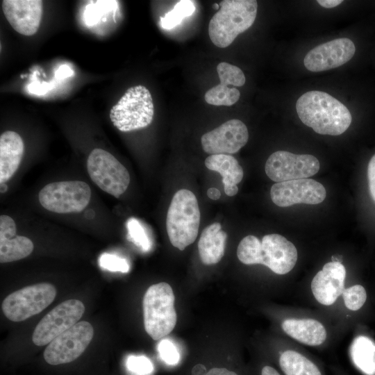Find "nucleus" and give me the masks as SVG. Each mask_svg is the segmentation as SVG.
Instances as JSON below:
<instances>
[{
    "label": "nucleus",
    "mask_w": 375,
    "mask_h": 375,
    "mask_svg": "<svg viewBox=\"0 0 375 375\" xmlns=\"http://www.w3.org/2000/svg\"><path fill=\"white\" fill-rule=\"evenodd\" d=\"M296 110L301 121L321 135H341L351 123L348 108L322 91H309L302 94L297 101Z\"/></svg>",
    "instance_id": "obj_1"
},
{
    "label": "nucleus",
    "mask_w": 375,
    "mask_h": 375,
    "mask_svg": "<svg viewBox=\"0 0 375 375\" xmlns=\"http://www.w3.org/2000/svg\"><path fill=\"white\" fill-rule=\"evenodd\" d=\"M237 256L245 265L261 264L283 275L294 268L298 253L292 242L273 233L265 235L261 241L253 235L244 237L238 244Z\"/></svg>",
    "instance_id": "obj_2"
},
{
    "label": "nucleus",
    "mask_w": 375,
    "mask_h": 375,
    "mask_svg": "<svg viewBox=\"0 0 375 375\" xmlns=\"http://www.w3.org/2000/svg\"><path fill=\"white\" fill-rule=\"evenodd\" d=\"M219 6L209 22L208 34L215 46L225 48L253 25L258 3L255 0H224Z\"/></svg>",
    "instance_id": "obj_3"
},
{
    "label": "nucleus",
    "mask_w": 375,
    "mask_h": 375,
    "mask_svg": "<svg viewBox=\"0 0 375 375\" xmlns=\"http://www.w3.org/2000/svg\"><path fill=\"white\" fill-rule=\"evenodd\" d=\"M200 210L197 199L190 190L181 189L173 196L166 218V228L171 244L184 250L198 235Z\"/></svg>",
    "instance_id": "obj_4"
},
{
    "label": "nucleus",
    "mask_w": 375,
    "mask_h": 375,
    "mask_svg": "<svg viewBox=\"0 0 375 375\" xmlns=\"http://www.w3.org/2000/svg\"><path fill=\"white\" fill-rule=\"evenodd\" d=\"M174 294L165 282L151 285L143 297L144 325L147 334L154 340L164 338L176 326Z\"/></svg>",
    "instance_id": "obj_5"
},
{
    "label": "nucleus",
    "mask_w": 375,
    "mask_h": 375,
    "mask_svg": "<svg viewBox=\"0 0 375 375\" xmlns=\"http://www.w3.org/2000/svg\"><path fill=\"white\" fill-rule=\"evenodd\" d=\"M153 115L151 94L143 85L128 88L110 111L111 122L122 132L148 126L153 120Z\"/></svg>",
    "instance_id": "obj_6"
},
{
    "label": "nucleus",
    "mask_w": 375,
    "mask_h": 375,
    "mask_svg": "<svg viewBox=\"0 0 375 375\" xmlns=\"http://www.w3.org/2000/svg\"><path fill=\"white\" fill-rule=\"evenodd\" d=\"M38 198L42 206L49 211L79 212L89 203L91 189L86 183L81 181L53 182L41 189Z\"/></svg>",
    "instance_id": "obj_7"
},
{
    "label": "nucleus",
    "mask_w": 375,
    "mask_h": 375,
    "mask_svg": "<svg viewBox=\"0 0 375 375\" xmlns=\"http://www.w3.org/2000/svg\"><path fill=\"white\" fill-rule=\"evenodd\" d=\"M56 295V289L48 283L26 286L8 295L2 303V310L8 319L22 322L42 312Z\"/></svg>",
    "instance_id": "obj_8"
},
{
    "label": "nucleus",
    "mask_w": 375,
    "mask_h": 375,
    "mask_svg": "<svg viewBox=\"0 0 375 375\" xmlns=\"http://www.w3.org/2000/svg\"><path fill=\"white\" fill-rule=\"evenodd\" d=\"M87 169L92 181L102 190L119 198L126 190L130 175L126 168L109 152L94 149L87 160Z\"/></svg>",
    "instance_id": "obj_9"
},
{
    "label": "nucleus",
    "mask_w": 375,
    "mask_h": 375,
    "mask_svg": "<svg viewBox=\"0 0 375 375\" xmlns=\"http://www.w3.org/2000/svg\"><path fill=\"white\" fill-rule=\"evenodd\" d=\"M93 335V327L88 322H78L47 345L44 360L52 365L72 362L84 352Z\"/></svg>",
    "instance_id": "obj_10"
},
{
    "label": "nucleus",
    "mask_w": 375,
    "mask_h": 375,
    "mask_svg": "<svg viewBox=\"0 0 375 375\" xmlns=\"http://www.w3.org/2000/svg\"><path fill=\"white\" fill-rule=\"evenodd\" d=\"M85 306L78 299H68L56 306L38 324L32 335L37 346L49 344L53 339L78 322Z\"/></svg>",
    "instance_id": "obj_11"
},
{
    "label": "nucleus",
    "mask_w": 375,
    "mask_h": 375,
    "mask_svg": "<svg viewBox=\"0 0 375 375\" xmlns=\"http://www.w3.org/2000/svg\"><path fill=\"white\" fill-rule=\"evenodd\" d=\"M320 167L318 159L310 154H295L285 151L272 153L265 163V173L276 183L308 178Z\"/></svg>",
    "instance_id": "obj_12"
},
{
    "label": "nucleus",
    "mask_w": 375,
    "mask_h": 375,
    "mask_svg": "<svg viewBox=\"0 0 375 375\" xmlns=\"http://www.w3.org/2000/svg\"><path fill=\"white\" fill-rule=\"evenodd\" d=\"M270 196L276 206L288 207L297 203H320L325 199L326 191L320 183L302 178L274 183Z\"/></svg>",
    "instance_id": "obj_13"
},
{
    "label": "nucleus",
    "mask_w": 375,
    "mask_h": 375,
    "mask_svg": "<svg viewBox=\"0 0 375 375\" xmlns=\"http://www.w3.org/2000/svg\"><path fill=\"white\" fill-rule=\"evenodd\" d=\"M248 129L240 120L230 119L201 137L203 149L208 153L231 154L237 153L247 142Z\"/></svg>",
    "instance_id": "obj_14"
},
{
    "label": "nucleus",
    "mask_w": 375,
    "mask_h": 375,
    "mask_svg": "<svg viewBox=\"0 0 375 375\" xmlns=\"http://www.w3.org/2000/svg\"><path fill=\"white\" fill-rule=\"evenodd\" d=\"M356 47L349 38H341L319 44L305 56L303 63L307 69L318 72L338 67L353 56Z\"/></svg>",
    "instance_id": "obj_15"
},
{
    "label": "nucleus",
    "mask_w": 375,
    "mask_h": 375,
    "mask_svg": "<svg viewBox=\"0 0 375 375\" xmlns=\"http://www.w3.org/2000/svg\"><path fill=\"white\" fill-rule=\"evenodd\" d=\"M40 0H3L2 9L6 18L17 33L30 36L38 30L43 11Z\"/></svg>",
    "instance_id": "obj_16"
},
{
    "label": "nucleus",
    "mask_w": 375,
    "mask_h": 375,
    "mask_svg": "<svg viewBox=\"0 0 375 375\" xmlns=\"http://www.w3.org/2000/svg\"><path fill=\"white\" fill-rule=\"evenodd\" d=\"M345 277L346 269L340 262L326 263L314 276L310 284L315 299L324 306L334 303L344 291Z\"/></svg>",
    "instance_id": "obj_17"
},
{
    "label": "nucleus",
    "mask_w": 375,
    "mask_h": 375,
    "mask_svg": "<svg viewBox=\"0 0 375 375\" xmlns=\"http://www.w3.org/2000/svg\"><path fill=\"white\" fill-rule=\"evenodd\" d=\"M24 151L21 136L7 131L0 136V183H5L17 170Z\"/></svg>",
    "instance_id": "obj_18"
},
{
    "label": "nucleus",
    "mask_w": 375,
    "mask_h": 375,
    "mask_svg": "<svg viewBox=\"0 0 375 375\" xmlns=\"http://www.w3.org/2000/svg\"><path fill=\"white\" fill-rule=\"evenodd\" d=\"M206 167L222 176L224 192L229 197L238 192L237 185L243 178V169L238 160L229 154L210 155L205 160Z\"/></svg>",
    "instance_id": "obj_19"
},
{
    "label": "nucleus",
    "mask_w": 375,
    "mask_h": 375,
    "mask_svg": "<svg viewBox=\"0 0 375 375\" xmlns=\"http://www.w3.org/2000/svg\"><path fill=\"white\" fill-rule=\"evenodd\" d=\"M281 326L287 335L306 345L318 346L326 339L325 327L313 319H287Z\"/></svg>",
    "instance_id": "obj_20"
},
{
    "label": "nucleus",
    "mask_w": 375,
    "mask_h": 375,
    "mask_svg": "<svg viewBox=\"0 0 375 375\" xmlns=\"http://www.w3.org/2000/svg\"><path fill=\"white\" fill-rule=\"evenodd\" d=\"M226 238L219 222L204 228L198 242L199 256L203 264L214 265L221 260L224 255Z\"/></svg>",
    "instance_id": "obj_21"
},
{
    "label": "nucleus",
    "mask_w": 375,
    "mask_h": 375,
    "mask_svg": "<svg viewBox=\"0 0 375 375\" xmlns=\"http://www.w3.org/2000/svg\"><path fill=\"white\" fill-rule=\"evenodd\" d=\"M279 365L285 375H322L315 363L293 350H287L281 353Z\"/></svg>",
    "instance_id": "obj_22"
},
{
    "label": "nucleus",
    "mask_w": 375,
    "mask_h": 375,
    "mask_svg": "<svg viewBox=\"0 0 375 375\" xmlns=\"http://www.w3.org/2000/svg\"><path fill=\"white\" fill-rule=\"evenodd\" d=\"M354 363L368 375L375 374V344L368 338L357 337L351 347Z\"/></svg>",
    "instance_id": "obj_23"
},
{
    "label": "nucleus",
    "mask_w": 375,
    "mask_h": 375,
    "mask_svg": "<svg viewBox=\"0 0 375 375\" xmlns=\"http://www.w3.org/2000/svg\"><path fill=\"white\" fill-rule=\"evenodd\" d=\"M34 248L33 242L22 235L0 240V262H13L29 256Z\"/></svg>",
    "instance_id": "obj_24"
},
{
    "label": "nucleus",
    "mask_w": 375,
    "mask_h": 375,
    "mask_svg": "<svg viewBox=\"0 0 375 375\" xmlns=\"http://www.w3.org/2000/svg\"><path fill=\"white\" fill-rule=\"evenodd\" d=\"M240 97V93L237 88L219 84L208 90L204 99L210 105L231 106L239 100Z\"/></svg>",
    "instance_id": "obj_25"
},
{
    "label": "nucleus",
    "mask_w": 375,
    "mask_h": 375,
    "mask_svg": "<svg viewBox=\"0 0 375 375\" xmlns=\"http://www.w3.org/2000/svg\"><path fill=\"white\" fill-rule=\"evenodd\" d=\"M195 11L194 2L190 0L178 1L174 8L160 17L161 26L167 30L172 29L181 23L184 18L190 16Z\"/></svg>",
    "instance_id": "obj_26"
},
{
    "label": "nucleus",
    "mask_w": 375,
    "mask_h": 375,
    "mask_svg": "<svg viewBox=\"0 0 375 375\" xmlns=\"http://www.w3.org/2000/svg\"><path fill=\"white\" fill-rule=\"evenodd\" d=\"M217 72L219 77L220 84L241 87L246 81L242 69L228 62H220L217 66Z\"/></svg>",
    "instance_id": "obj_27"
},
{
    "label": "nucleus",
    "mask_w": 375,
    "mask_h": 375,
    "mask_svg": "<svg viewBox=\"0 0 375 375\" xmlns=\"http://www.w3.org/2000/svg\"><path fill=\"white\" fill-rule=\"evenodd\" d=\"M342 294L345 306L351 311L360 310L367 300V290L360 284H356L344 289Z\"/></svg>",
    "instance_id": "obj_28"
},
{
    "label": "nucleus",
    "mask_w": 375,
    "mask_h": 375,
    "mask_svg": "<svg viewBox=\"0 0 375 375\" xmlns=\"http://www.w3.org/2000/svg\"><path fill=\"white\" fill-rule=\"evenodd\" d=\"M128 239L144 251L151 247V242L147 233L138 219L130 218L126 222Z\"/></svg>",
    "instance_id": "obj_29"
},
{
    "label": "nucleus",
    "mask_w": 375,
    "mask_h": 375,
    "mask_svg": "<svg viewBox=\"0 0 375 375\" xmlns=\"http://www.w3.org/2000/svg\"><path fill=\"white\" fill-rule=\"evenodd\" d=\"M126 366L133 375H151L154 369L152 362L144 356L131 355L128 356Z\"/></svg>",
    "instance_id": "obj_30"
},
{
    "label": "nucleus",
    "mask_w": 375,
    "mask_h": 375,
    "mask_svg": "<svg viewBox=\"0 0 375 375\" xmlns=\"http://www.w3.org/2000/svg\"><path fill=\"white\" fill-rule=\"evenodd\" d=\"M100 267L110 272H120L126 273L129 271L130 267L127 260L117 255L110 253H103L99 258Z\"/></svg>",
    "instance_id": "obj_31"
},
{
    "label": "nucleus",
    "mask_w": 375,
    "mask_h": 375,
    "mask_svg": "<svg viewBox=\"0 0 375 375\" xmlns=\"http://www.w3.org/2000/svg\"><path fill=\"white\" fill-rule=\"evenodd\" d=\"M161 359L167 365H176L180 360V354L176 346L169 340H162L158 346Z\"/></svg>",
    "instance_id": "obj_32"
},
{
    "label": "nucleus",
    "mask_w": 375,
    "mask_h": 375,
    "mask_svg": "<svg viewBox=\"0 0 375 375\" xmlns=\"http://www.w3.org/2000/svg\"><path fill=\"white\" fill-rule=\"evenodd\" d=\"M16 224L10 217L1 215L0 216V240L9 239L16 235Z\"/></svg>",
    "instance_id": "obj_33"
},
{
    "label": "nucleus",
    "mask_w": 375,
    "mask_h": 375,
    "mask_svg": "<svg viewBox=\"0 0 375 375\" xmlns=\"http://www.w3.org/2000/svg\"><path fill=\"white\" fill-rule=\"evenodd\" d=\"M367 178L370 195L375 201V154L372 157L368 164Z\"/></svg>",
    "instance_id": "obj_34"
},
{
    "label": "nucleus",
    "mask_w": 375,
    "mask_h": 375,
    "mask_svg": "<svg viewBox=\"0 0 375 375\" xmlns=\"http://www.w3.org/2000/svg\"><path fill=\"white\" fill-rule=\"evenodd\" d=\"M206 375H238L233 371L226 368L215 367L209 370Z\"/></svg>",
    "instance_id": "obj_35"
},
{
    "label": "nucleus",
    "mask_w": 375,
    "mask_h": 375,
    "mask_svg": "<svg viewBox=\"0 0 375 375\" xmlns=\"http://www.w3.org/2000/svg\"><path fill=\"white\" fill-rule=\"evenodd\" d=\"M317 2L324 8H332L338 6L343 1L342 0H318Z\"/></svg>",
    "instance_id": "obj_36"
},
{
    "label": "nucleus",
    "mask_w": 375,
    "mask_h": 375,
    "mask_svg": "<svg viewBox=\"0 0 375 375\" xmlns=\"http://www.w3.org/2000/svg\"><path fill=\"white\" fill-rule=\"evenodd\" d=\"M72 71L66 65H62L59 69L56 72V76L58 78H66L69 76H72Z\"/></svg>",
    "instance_id": "obj_37"
},
{
    "label": "nucleus",
    "mask_w": 375,
    "mask_h": 375,
    "mask_svg": "<svg viewBox=\"0 0 375 375\" xmlns=\"http://www.w3.org/2000/svg\"><path fill=\"white\" fill-rule=\"evenodd\" d=\"M207 372L204 365L198 364L192 368V375H206Z\"/></svg>",
    "instance_id": "obj_38"
},
{
    "label": "nucleus",
    "mask_w": 375,
    "mask_h": 375,
    "mask_svg": "<svg viewBox=\"0 0 375 375\" xmlns=\"http://www.w3.org/2000/svg\"><path fill=\"white\" fill-rule=\"evenodd\" d=\"M207 195L212 200H217L221 197V192L215 188H210L207 191Z\"/></svg>",
    "instance_id": "obj_39"
},
{
    "label": "nucleus",
    "mask_w": 375,
    "mask_h": 375,
    "mask_svg": "<svg viewBox=\"0 0 375 375\" xmlns=\"http://www.w3.org/2000/svg\"><path fill=\"white\" fill-rule=\"evenodd\" d=\"M261 375H281L274 368L265 366L261 371Z\"/></svg>",
    "instance_id": "obj_40"
},
{
    "label": "nucleus",
    "mask_w": 375,
    "mask_h": 375,
    "mask_svg": "<svg viewBox=\"0 0 375 375\" xmlns=\"http://www.w3.org/2000/svg\"><path fill=\"white\" fill-rule=\"evenodd\" d=\"M8 186L6 183H1V192L4 193L7 191Z\"/></svg>",
    "instance_id": "obj_41"
},
{
    "label": "nucleus",
    "mask_w": 375,
    "mask_h": 375,
    "mask_svg": "<svg viewBox=\"0 0 375 375\" xmlns=\"http://www.w3.org/2000/svg\"><path fill=\"white\" fill-rule=\"evenodd\" d=\"M212 7L214 8V9H218L220 8L219 4L218 3H215Z\"/></svg>",
    "instance_id": "obj_42"
}]
</instances>
